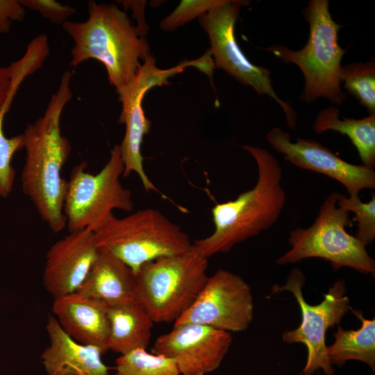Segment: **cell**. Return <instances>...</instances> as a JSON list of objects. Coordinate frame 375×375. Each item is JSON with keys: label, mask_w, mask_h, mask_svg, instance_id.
I'll return each instance as SVG.
<instances>
[{"label": "cell", "mask_w": 375, "mask_h": 375, "mask_svg": "<svg viewBox=\"0 0 375 375\" xmlns=\"http://www.w3.org/2000/svg\"><path fill=\"white\" fill-rule=\"evenodd\" d=\"M72 76L68 70L63 73L43 115L28 124L22 133L26 151L21 176L22 190L41 219L55 233L67 226L63 205L67 181L62 177L61 170L72 147L61 133L60 117L73 95Z\"/></svg>", "instance_id": "cell-1"}, {"label": "cell", "mask_w": 375, "mask_h": 375, "mask_svg": "<svg viewBox=\"0 0 375 375\" xmlns=\"http://www.w3.org/2000/svg\"><path fill=\"white\" fill-rule=\"evenodd\" d=\"M242 149L254 158L258 167L255 186L233 200L212 208L213 233L193 245L205 257L226 253L235 245L258 235L278 219L286 201L281 185V167L269 151L251 145Z\"/></svg>", "instance_id": "cell-2"}, {"label": "cell", "mask_w": 375, "mask_h": 375, "mask_svg": "<svg viewBox=\"0 0 375 375\" xmlns=\"http://www.w3.org/2000/svg\"><path fill=\"white\" fill-rule=\"evenodd\" d=\"M89 17L84 22L66 21L62 26L73 39L69 66L89 59L106 67L110 84H127L151 56L149 44L142 38L126 13L115 3L88 2Z\"/></svg>", "instance_id": "cell-3"}, {"label": "cell", "mask_w": 375, "mask_h": 375, "mask_svg": "<svg viewBox=\"0 0 375 375\" xmlns=\"http://www.w3.org/2000/svg\"><path fill=\"white\" fill-rule=\"evenodd\" d=\"M328 6V0H310L302 10L310 30L307 43L299 50L281 44L262 49L300 69L305 82L299 97L301 101L311 103L323 97L335 106H341L347 94L341 88L338 73L347 49L338 43V31L342 25L333 20Z\"/></svg>", "instance_id": "cell-4"}, {"label": "cell", "mask_w": 375, "mask_h": 375, "mask_svg": "<svg viewBox=\"0 0 375 375\" xmlns=\"http://www.w3.org/2000/svg\"><path fill=\"white\" fill-rule=\"evenodd\" d=\"M207 268L208 258L194 245L183 253L148 262L135 274L136 299L154 323H174L203 288Z\"/></svg>", "instance_id": "cell-5"}, {"label": "cell", "mask_w": 375, "mask_h": 375, "mask_svg": "<svg viewBox=\"0 0 375 375\" xmlns=\"http://www.w3.org/2000/svg\"><path fill=\"white\" fill-rule=\"evenodd\" d=\"M94 233L97 247L121 260L135 274L144 264L183 253L193 245L179 226L153 208L123 218L113 214Z\"/></svg>", "instance_id": "cell-6"}, {"label": "cell", "mask_w": 375, "mask_h": 375, "mask_svg": "<svg viewBox=\"0 0 375 375\" xmlns=\"http://www.w3.org/2000/svg\"><path fill=\"white\" fill-rule=\"evenodd\" d=\"M339 195L336 191L328 195L312 225L305 228L297 227L290 232L291 249L277 258V265L319 258L329 261L335 272L347 267L374 276L375 261L366 246L346 230L352 220L349 212L337 206Z\"/></svg>", "instance_id": "cell-7"}, {"label": "cell", "mask_w": 375, "mask_h": 375, "mask_svg": "<svg viewBox=\"0 0 375 375\" xmlns=\"http://www.w3.org/2000/svg\"><path fill=\"white\" fill-rule=\"evenodd\" d=\"M88 163L73 167L67 181L63 212L69 232L89 228L94 231L114 210L133 209L131 192L120 181L124 166L119 144L111 149L105 166L96 174L87 171Z\"/></svg>", "instance_id": "cell-8"}, {"label": "cell", "mask_w": 375, "mask_h": 375, "mask_svg": "<svg viewBox=\"0 0 375 375\" xmlns=\"http://www.w3.org/2000/svg\"><path fill=\"white\" fill-rule=\"evenodd\" d=\"M245 0H224L200 16L199 23L208 35L215 68L224 70L244 86L251 87L259 95H267L280 106L292 129L297 126V112L291 104L281 99L272 87V72L251 63L244 56L235 35V26Z\"/></svg>", "instance_id": "cell-9"}, {"label": "cell", "mask_w": 375, "mask_h": 375, "mask_svg": "<svg viewBox=\"0 0 375 375\" xmlns=\"http://www.w3.org/2000/svg\"><path fill=\"white\" fill-rule=\"evenodd\" d=\"M306 276L298 268H293L285 284H274L271 294L283 291L291 292L301 309V322L298 328L283 333L282 340L288 344L302 343L308 351L306 365L300 375H313L322 369L324 375H334L335 371L327 354L325 335L329 327L339 324L351 308L344 281L338 279L324 295V300L317 305L308 304L302 288Z\"/></svg>", "instance_id": "cell-10"}, {"label": "cell", "mask_w": 375, "mask_h": 375, "mask_svg": "<svg viewBox=\"0 0 375 375\" xmlns=\"http://www.w3.org/2000/svg\"><path fill=\"white\" fill-rule=\"evenodd\" d=\"M191 65L192 60H183L172 68L162 69L156 67V58L151 55L127 84L116 89L122 104L118 122L126 126L124 139L119 144L124 166L123 176L128 177L132 172L136 173L146 192H156L167 199L168 197L150 181L143 167L141 146L144 135L150 131L151 122L146 117L142 104L144 94L151 88L169 85V78Z\"/></svg>", "instance_id": "cell-11"}, {"label": "cell", "mask_w": 375, "mask_h": 375, "mask_svg": "<svg viewBox=\"0 0 375 375\" xmlns=\"http://www.w3.org/2000/svg\"><path fill=\"white\" fill-rule=\"evenodd\" d=\"M253 310L249 285L239 275L220 268L207 278L194 301L174 325L192 323L241 332L252 322Z\"/></svg>", "instance_id": "cell-12"}, {"label": "cell", "mask_w": 375, "mask_h": 375, "mask_svg": "<svg viewBox=\"0 0 375 375\" xmlns=\"http://www.w3.org/2000/svg\"><path fill=\"white\" fill-rule=\"evenodd\" d=\"M232 341L230 332L206 325L181 324L157 338L151 353L172 359L181 375H206L220 366Z\"/></svg>", "instance_id": "cell-13"}, {"label": "cell", "mask_w": 375, "mask_h": 375, "mask_svg": "<svg viewBox=\"0 0 375 375\" xmlns=\"http://www.w3.org/2000/svg\"><path fill=\"white\" fill-rule=\"evenodd\" d=\"M266 140L286 161L337 181L346 188L349 197L358 196L363 189L375 188L374 169L344 160L319 142L300 138L292 142L290 135L279 127L272 128Z\"/></svg>", "instance_id": "cell-14"}, {"label": "cell", "mask_w": 375, "mask_h": 375, "mask_svg": "<svg viewBox=\"0 0 375 375\" xmlns=\"http://www.w3.org/2000/svg\"><path fill=\"white\" fill-rule=\"evenodd\" d=\"M99 248L89 228L69 232L47 251L43 283L53 299L76 292L94 263Z\"/></svg>", "instance_id": "cell-15"}, {"label": "cell", "mask_w": 375, "mask_h": 375, "mask_svg": "<svg viewBox=\"0 0 375 375\" xmlns=\"http://www.w3.org/2000/svg\"><path fill=\"white\" fill-rule=\"evenodd\" d=\"M53 315L76 342L109 351L108 306L102 301L74 292L55 298Z\"/></svg>", "instance_id": "cell-16"}, {"label": "cell", "mask_w": 375, "mask_h": 375, "mask_svg": "<svg viewBox=\"0 0 375 375\" xmlns=\"http://www.w3.org/2000/svg\"><path fill=\"white\" fill-rule=\"evenodd\" d=\"M46 330L49 344L41 354V362L48 375H109L101 350L76 342L53 315L48 316Z\"/></svg>", "instance_id": "cell-17"}, {"label": "cell", "mask_w": 375, "mask_h": 375, "mask_svg": "<svg viewBox=\"0 0 375 375\" xmlns=\"http://www.w3.org/2000/svg\"><path fill=\"white\" fill-rule=\"evenodd\" d=\"M98 256L78 292L104 302L108 307L136 301L132 269L106 250Z\"/></svg>", "instance_id": "cell-18"}, {"label": "cell", "mask_w": 375, "mask_h": 375, "mask_svg": "<svg viewBox=\"0 0 375 375\" xmlns=\"http://www.w3.org/2000/svg\"><path fill=\"white\" fill-rule=\"evenodd\" d=\"M109 350L120 355L147 349L153 321L136 300L108 307Z\"/></svg>", "instance_id": "cell-19"}, {"label": "cell", "mask_w": 375, "mask_h": 375, "mask_svg": "<svg viewBox=\"0 0 375 375\" xmlns=\"http://www.w3.org/2000/svg\"><path fill=\"white\" fill-rule=\"evenodd\" d=\"M335 106L321 110L315 120L316 133L333 131L347 135L356 148L362 165L374 169L375 167V113L361 119L342 117Z\"/></svg>", "instance_id": "cell-20"}, {"label": "cell", "mask_w": 375, "mask_h": 375, "mask_svg": "<svg viewBox=\"0 0 375 375\" xmlns=\"http://www.w3.org/2000/svg\"><path fill=\"white\" fill-rule=\"evenodd\" d=\"M360 320L358 330H344L338 326L333 334L334 342L327 347L331 365L343 366L348 360H358L367 364L375 371V319L364 318L360 310L350 308Z\"/></svg>", "instance_id": "cell-21"}, {"label": "cell", "mask_w": 375, "mask_h": 375, "mask_svg": "<svg viewBox=\"0 0 375 375\" xmlns=\"http://www.w3.org/2000/svg\"><path fill=\"white\" fill-rule=\"evenodd\" d=\"M338 77L344 88L366 108L375 113V58L367 62L341 65Z\"/></svg>", "instance_id": "cell-22"}, {"label": "cell", "mask_w": 375, "mask_h": 375, "mask_svg": "<svg viewBox=\"0 0 375 375\" xmlns=\"http://www.w3.org/2000/svg\"><path fill=\"white\" fill-rule=\"evenodd\" d=\"M115 369L113 375H181L172 359L143 349L120 355Z\"/></svg>", "instance_id": "cell-23"}, {"label": "cell", "mask_w": 375, "mask_h": 375, "mask_svg": "<svg viewBox=\"0 0 375 375\" xmlns=\"http://www.w3.org/2000/svg\"><path fill=\"white\" fill-rule=\"evenodd\" d=\"M337 206L348 212H352L356 221L358 229L356 238L365 246L372 244L375 239V195L373 193L368 202H362L358 196L349 197L343 194L339 195Z\"/></svg>", "instance_id": "cell-24"}, {"label": "cell", "mask_w": 375, "mask_h": 375, "mask_svg": "<svg viewBox=\"0 0 375 375\" xmlns=\"http://www.w3.org/2000/svg\"><path fill=\"white\" fill-rule=\"evenodd\" d=\"M10 105H6L0 112V197L4 199L11 193L15 178L12 158L17 151L24 148L22 133L7 138L3 133V119Z\"/></svg>", "instance_id": "cell-25"}, {"label": "cell", "mask_w": 375, "mask_h": 375, "mask_svg": "<svg viewBox=\"0 0 375 375\" xmlns=\"http://www.w3.org/2000/svg\"><path fill=\"white\" fill-rule=\"evenodd\" d=\"M224 0H182L174 11L160 23L164 31H175L197 17H199Z\"/></svg>", "instance_id": "cell-26"}, {"label": "cell", "mask_w": 375, "mask_h": 375, "mask_svg": "<svg viewBox=\"0 0 375 375\" xmlns=\"http://www.w3.org/2000/svg\"><path fill=\"white\" fill-rule=\"evenodd\" d=\"M33 73L27 63L18 60L8 67H0V112L10 103L20 83Z\"/></svg>", "instance_id": "cell-27"}, {"label": "cell", "mask_w": 375, "mask_h": 375, "mask_svg": "<svg viewBox=\"0 0 375 375\" xmlns=\"http://www.w3.org/2000/svg\"><path fill=\"white\" fill-rule=\"evenodd\" d=\"M24 8L38 12L44 18L55 24H62L76 12L74 8L54 0H19Z\"/></svg>", "instance_id": "cell-28"}, {"label": "cell", "mask_w": 375, "mask_h": 375, "mask_svg": "<svg viewBox=\"0 0 375 375\" xmlns=\"http://www.w3.org/2000/svg\"><path fill=\"white\" fill-rule=\"evenodd\" d=\"M25 8L18 0H0V33L10 31L13 21H22Z\"/></svg>", "instance_id": "cell-29"}, {"label": "cell", "mask_w": 375, "mask_h": 375, "mask_svg": "<svg viewBox=\"0 0 375 375\" xmlns=\"http://www.w3.org/2000/svg\"><path fill=\"white\" fill-rule=\"evenodd\" d=\"M127 10L130 8L133 12V18L137 20L135 28L142 38H145L149 31V26L144 20V8L146 1H118Z\"/></svg>", "instance_id": "cell-30"}]
</instances>
